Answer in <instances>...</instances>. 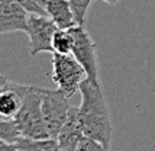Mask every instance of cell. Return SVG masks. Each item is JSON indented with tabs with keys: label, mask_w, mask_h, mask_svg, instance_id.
Wrapping results in <instances>:
<instances>
[{
	"label": "cell",
	"mask_w": 155,
	"mask_h": 151,
	"mask_svg": "<svg viewBox=\"0 0 155 151\" xmlns=\"http://www.w3.org/2000/svg\"><path fill=\"white\" fill-rule=\"evenodd\" d=\"M29 12L16 3L0 2V35L9 32H26Z\"/></svg>",
	"instance_id": "ba28073f"
},
{
	"label": "cell",
	"mask_w": 155,
	"mask_h": 151,
	"mask_svg": "<svg viewBox=\"0 0 155 151\" xmlns=\"http://www.w3.org/2000/svg\"><path fill=\"white\" fill-rule=\"evenodd\" d=\"M103 2H104V3H107V5H116L119 0H103Z\"/></svg>",
	"instance_id": "ffe728a7"
},
{
	"label": "cell",
	"mask_w": 155,
	"mask_h": 151,
	"mask_svg": "<svg viewBox=\"0 0 155 151\" xmlns=\"http://www.w3.org/2000/svg\"><path fill=\"white\" fill-rule=\"evenodd\" d=\"M41 87L20 84L22 105L19 112L13 118V122L19 131L20 137L31 139H44L49 138L45 126L41 108Z\"/></svg>",
	"instance_id": "7a4b0ae2"
},
{
	"label": "cell",
	"mask_w": 155,
	"mask_h": 151,
	"mask_svg": "<svg viewBox=\"0 0 155 151\" xmlns=\"http://www.w3.org/2000/svg\"><path fill=\"white\" fill-rule=\"evenodd\" d=\"M83 138H84V132L78 119V108L71 106L68 110L67 121L61 126L55 139L62 151H75Z\"/></svg>",
	"instance_id": "52a82bcc"
},
{
	"label": "cell",
	"mask_w": 155,
	"mask_h": 151,
	"mask_svg": "<svg viewBox=\"0 0 155 151\" xmlns=\"http://www.w3.org/2000/svg\"><path fill=\"white\" fill-rule=\"evenodd\" d=\"M68 99L61 90H41V108L42 116L45 121V126L51 138H55L60 132L61 126L67 121L68 110L71 105Z\"/></svg>",
	"instance_id": "277c9868"
},
{
	"label": "cell",
	"mask_w": 155,
	"mask_h": 151,
	"mask_svg": "<svg viewBox=\"0 0 155 151\" xmlns=\"http://www.w3.org/2000/svg\"><path fill=\"white\" fill-rule=\"evenodd\" d=\"M45 13L58 29H70L75 25L74 15L68 0H47Z\"/></svg>",
	"instance_id": "30bf717a"
},
{
	"label": "cell",
	"mask_w": 155,
	"mask_h": 151,
	"mask_svg": "<svg viewBox=\"0 0 155 151\" xmlns=\"http://www.w3.org/2000/svg\"><path fill=\"white\" fill-rule=\"evenodd\" d=\"M16 147L19 151H62L55 138H44V139H31V138L19 137L16 139Z\"/></svg>",
	"instance_id": "8fae6325"
},
{
	"label": "cell",
	"mask_w": 155,
	"mask_h": 151,
	"mask_svg": "<svg viewBox=\"0 0 155 151\" xmlns=\"http://www.w3.org/2000/svg\"><path fill=\"white\" fill-rule=\"evenodd\" d=\"M73 34V51L71 54L75 60L83 65L86 71V77L94 83H99V65H97V54L96 44L83 25H74L70 28Z\"/></svg>",
	"instance_id": "5b68a950"
},
{
	"label": "cell",
	"mask_w": 155,
	"mask_h": 151,
	"mask_svg": "<svg viewBox=\"0 0 155 151\" xmlns=\"http://www.w3.org/2000/svg\"><path fill=\"white\" fill-rule=\"evenodd\" d=\"M34 2H36V3H38V5H39L42 9L45 7V3H47V0H34ZM44 10H45V9H44Z\"/></svg>",
	"instance_id": "d6986e66"
},
{
	"label": "cell",
	"mask_w": 155,
	"mask_h": 151,
	"mask_svg": "<svg viewBox=\"0 0 155 151\" xmlns=\"http://www.w3.org/2000/svg\"><path fill=\"white\" fill-rule=\"evenodd\" d=\"M75 151H109V148H106L104 145H101L100 143H97L94 139L84 137Z\"/></svg>",
	"instance_id": "2e32d148"
},
{
	"label": "cell",
	"mask_w": 155,
	"mask_h": 151,
	"mask_svg": "<svg viewBox=\"0 0 155 151\" xmlns=\"http://www.w3.org/2000/svg\"><path fill=\"white\" fill-rule=\"evenodd\" d=\"M7 82H9V80H7L6 77H5V76H2V74H0V90H2L3 87H5V86H6Z\"/></svg>",
	"instance_id": "ac0fdd59"
},
{
	"label": "cell",
	"mask_w": 155,
	"mask_h": 151,
	"mask_svg": "<svg viewBox=\"0 0 155 151\" xmlns=\"http://www.w3.org/2000/svg\"><path fill=\"white\" fill-rule=\"evenodd\" d=\"M0 151H19L15 143H9L0 138Z\"/></svg>",
	"instance_id": "e0dca14e"
},
{
	"label": "cell",
	"mask_w": 155,
	"mask_h": 151,
	"mask_svg": "<svg viewBox=\"0 0 155 151\" xmlns=\"http://www.w3.org/2000/svg\"><path fill=\"white\" fill-rule=\"evenodd\" d=\"M22 105V93L20 84L13 82H7V84L0 90V118L13 119L19 112Z\"/></svg>",
	"instance_id": "9c48e42d"
},
{
	"label": "cell",
	"mask_w": 155,
	"mask_h": 151,
	"mask_svg": "<svg viewBox=\"0 0 155 151\" xmlns=\"http://www.w3.org/2000/svg\"><path fill=\"white\" fill-rule=\"evenodd\" d=\"M0 2H9V3H16V5H19L22 6L23 9H26L29 13H36V15H47L45 13V10L42 9V7L34 2V0H0Z\"/></svg>",
	"instance_id": "9a60e30c"
},
{
	"label": "cell",
	"mask_w": 155,
	"mask_h": 151,
	"mask_svg": "<svg viewBox=\"0 0 155 151\" xmlns=\"http://www.w3.org/2000/svg\"><path fill=\"white\" fill-rule=\"evenodd\" d=\"M73 15H74L75 25H83L86 23V15L88 12V7L93 3V0H68Z\"/></svg>",
	"instance_id": "4fadbf2b"
},
{
	"label": "cell",
	"mask_w": 155,
	"mask_h": 151,
	"mask_svg": "<svg viewBox=\"0 0 155 151\" xmlns=\"http://www.w3.org/2000/svg\"><path fill=\"white\" fill-rule=\"evenodd\" d=\"M19 137V131L16 128L13 119L9 121V119L0 118V138L9 143H16V139Z\"/></svg>",
	"instance_id": "5bb4252c"
},
{
	"label": "cell",
	"mask_w": 155,
	"mask_h": 151,
	"mask_svg": "<svg viewBox=\"0 0 155 151\" xmlns=\"http://www.w3.org/2000/svg\"><path fill=\"white\" fill-rule=\"evenodd\" d=\"M73 34L70 29H58L52 36V52L57 54H71L73 51Z\"/></svg>",
	"instance_id": "7c38bea8"
},
{
	"label": "cell",
	"mask_w": 155,
	"mask_h": 151,
	"mask_svg": "<svg viewBox=\"0 0 155 151\" xmlns=\"http://www.w3.org/2000/svg\"><path fill=\"white\" fill-rule=\"evenodd\" d=\"M84 79L86 71L74 55L52 52V80L57 89L65 96H74L80 90V84Z\"/></svg>",
	"instance_id": "3957f363"
},
{
	"label": "cell",
	"mask_w": 155,
	"mask_h": 151,
	"mask_svg": "<svg viewBox=\"0 0 155 151\" xmlns=\"http://www.w3.org/2000/svg\"><path fill=\"white\" fill-rule=\"evenodd\" d=\"M55 31V23L47 15L29 13L26 29V34L29 36V54L32 57L41 52L52 54V36Z\"/></svg>",
	"instance_id": "8992f818"
},
{
	"label": "cell",
	"mask_w": 155,
	"mask_h": 151,
	"mask_svg": "<svg viewBox=\"0 0 155 151\" xmlns=\"http://www.w3.org/2000/svg\"><path fill=\"white\" fill-rule=\"evenodd\" d=\"M81 105L78 106V119L84 137L94 139L106 148L112 144V119L100 83L87 77L80 84Z\"/></svg>",
	"instance_id": "6da1fadb"
}]
</instances>
